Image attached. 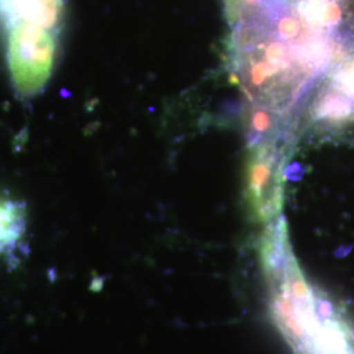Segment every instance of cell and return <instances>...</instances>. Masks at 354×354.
I'll return each mask as SVG.
<instances>
[{"label":"cell","mask_w":354,"mask_h":354,"mask_svg":"<svg viewBox=\"0 0 354 354\" xmlns=\"http://www.w3.org/2000/svg\"><path fill=\"white\" fill-rule=\"evenodd\" d=\"M26 228V212L19 203L0 198V253L10 250Z\"/></svg>","instance_id":"cell-5"},{"label":"cell","mask_w":354,"mask_h":354,"mask_svg":"<svg viewBox=\"0 0 354 354\" xmlns=\"http://www.w3.org/2000/svg\"><path fill=\"white\" fill-rule=\"evenodd\" d=\"M55 54L50 30L12 24L8 39V64L13 86L23 96H35L46 86Z\"/></svg>","instance_id":"cell-2"},{"label":"cell","mask_w":354,"mask_h":354,"mask_svg":"<svg viewBox=\"0 0 354 354\" xmlns=\"http://www.w3.org/2000/svg\"><path fill=\"white\" fill-rule=\"evenodd\" d=\"M285 150L273 140L253 146L247 165L245 200L257 222H272L283 206Z\"/></svg>","instance_id":"cell-3"},{"label":"cell","mask_w":354,"mask_h":354,"mask_svg":"<svg viewBox=\"0 0 354 354\" xmlns=\"http://www.w3.org/2000/svg\"><path fill=\"white\" fill-rule=\"evenodd\" d=\"M261 257L269 285V308L294 354H315L317 339L330 320L319 315L317 294L291 251L282 218L266 230Z\"/></svg>","instance_id":"cell-1"},{"label":"cell","mask_w":354,"mask_h":354,"mask_svg":"<svg viewBox=\"0 0 354 354\" xmlns=\"http://www.w3.org/2000/svg\"><path fill=\"white\" fill-rule=\"evenodd\" d=\"M3 12L12 24H29L50 30L62 13V0H0Z\"/></svg>","instance_id":"cell-4"}]
</instances>
